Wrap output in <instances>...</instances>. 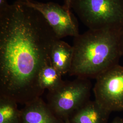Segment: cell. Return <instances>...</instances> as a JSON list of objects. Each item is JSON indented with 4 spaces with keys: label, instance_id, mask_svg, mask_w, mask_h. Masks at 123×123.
I'll list each match as a JSON object with an SVG mask.
<instances>
[{
    "label": "cell",
    "instance_id": "2",
    "mask_svg": "<svg viewBox=\"0 0 123 123\" xmlns=\"http://www.w3.org/2000/svg\"><path fill=\"white\" fill-rule=\"evenodd\" d=\"M123 28L88 29L74 37V56L69 74L86 79L119 64Z\"/></svg>",
    "mask_w": 123,
    "mask_h": 123
},
{
    "label": "cell",
    "instance_id": "9",
    "mask_svg": "<svg viewBox=\"0 0 123 123\" xmlns=\"http://www.w3.org/2000/svg\"><path fill=\"white\" fill-rule=\"evenodd\" d=\"M73 56V46L60 39H57L50 50V62L62 76L69 73L70 70Z\"/></svg>",
    "mask_w": 123,
    "mask_h": 123
},
{
    "label": "cell",
    "instance_id": "13",
    "mask_svg": "<svg viewBox=\"0 0 123 123\" xmlns=\"http://www.w3.org/2000/svg\"><path fill=\"white\" fill-rule=\"evenodd\" d=\"M64 2L63 6L68 11H71V4L73 0H63Z\"/></svg>",
    "mask_w": 123,
    "mask_h": 123
},
{
    "label": "cell",
    "instance_id": "6",
    "mask_svg": "<svg viewBox=\"0 0 123 123\" xmlns=\"http://www.w3.org/2000/svg\"><path fill=\"white\" fill-rule=\"evenodd\" d=\"M25 4L41 13L50 25L58 39L79 35L77 19L71 11L53 2H40L34 0H21Z\"/></svg>",
    "mask_w": 123,
    "mask_h": 123
},
{
    "label": "cell",
    "instance_id": "12",
    "mask_svg": "<svg viewBox=\"0 0 123 123\" xmlns=\"http://www.w3.org/2000/svg\"><path fill=\"white\" fill-rule=\"evenodd\" d=\"M10 5L7 0H0V12L7 9Z\"/></svg>",
    "mask_w": 123,
    "mask_h": 123
},
{
    "label": "cell",
    "instance_id": "5",
    "mask_svg": "<svg viewBox=\"0 0 123 123\" xmlns=\"http://www.w3.org/2000/svg\"><path fill=\"white\" fill-rule=\"evenodd\" d=\"M95 100L110 112L123 111V66L117 64L96 79Z\"/></svg>",
    "mask_w": 123,
    "mask_h": 123
},
{
    "label": "cell",
    "instance_id": "10",
    "mask_svg": "<svg viewBox=\"0 0 123 123\" xmlns=\"http://www.w3.org/2000/svg\"><path fill=\"white\" fill-rule=\"evenodd\" d=\"M61 74L49 62L45 64L40 72L38 82L43 90L53 92L61 86L64 82Z\"/></svg>",
    "mask_w": 123,
    "mask_h": 123
},
{
    "label": "cell",
    "instance_id": "1",
    "mask_svg": "<svg viewBox=\"0 0 123 123\" xmlns=\"http://www.w3.org/2000/svg\"><path fill=\"white\" fill-rule=\"evenodd\" d=\"M58 39L42 15L17 0L0 12V95L26 105L44 91L38 78Z\"/></svg>",
    "mask_w": 123,
    "mask_h": 123
},
{
    "label": "cell",
    "instance_id": "8",
    "mask_svg": "<svg viewBox=\"0 0 123 123\" xmlns=\"http://www.w3.org/2000/svg\"><path fill=\"white\" fill-rule=\"evenodd\" d=\"M110 113L95 100H89L68 119L70 123H108Z\"/></svg>",
    "mask_w": 123,
    "mask_h": 123
},
{
    "label": "cell",
    "instance_id": "7",
    "mask_svg": "<svg viewBox=\"0 0 123 123\" xmlns=\"http://www.w3.org/2000/svg\"><path fill=\"white\" fill-rule=\"evenodd\" d=\"M21 123H65L51 110L47 103L38 97L24 105Z\"/></svg>",
    "mask_w": 123,
    "mask_h": 123
},
{
    "label": "cell",
    "instance_id": "16",
    "mask_svg": "<svg viewBox=\"0 0 123 123\" xmlns=\"http://www.w3.org/2000/svg\"><path fill=\"white\" fill-rule=\"evenodd\" d=\"M65 123H70L69 121V120H68V119H67L66 120H65Z\"/></svg>",
    "mask_w": 123,
    "mask_h": 123
},
{
    "label": "cell",
    "instance_id": "3",
    "mask_svg": "<svg viewBox=\"0 0 123 123\" xmlns=\"http://www.w3.org/2000/svg\"><path fill=\"white\" fill-rule=\"evenodd\" d=\"M71 9L88 29L123 28V0H73Z\"/></svg>",
    "mask_w": 123,
    "mask_h": 123
},
{
    "label": "cell",
    "instance_id": "15",
    "mask_svg": "<svg viewBox=\"0 0 123 123\" xmlns=\"http://www.w3.org/2000/svg\"><path fill=\"white\" fill-rule=\"evenodd\" d=\"M121 52L122 55L123 56V29L121 34Z\"/></svg>",
    "mask_w": 123,
    "mask_h": 123
},
{
    "label": "cell",
    "instance_id": "14",
    "mask_svg": "<svg viewBox=\"0 0 123 123\" xmlns=\"http://www.w3.org/2000/svg\"><path fill=\"white\" fill-rule=\"evenodd\" d=\"M110 123H123V120L120 117H117L115 118L112 122Z\"/></svg>",
    "mask_w": 123,
    "mask_h": 123
},
{
    "label": "cell",
    "instance_id": "4",
    "mask_svg": "<svg viewBox=\"0 0 123 123\" xmlns=\"http://www.w3.org/2000/svg\"><path fill=\"white\" fill-rule=\"evenodd\" d=\"M92 84L88 79L77 77L48 92L47 104L54 114L65 121L89 100Z\"/></svg>",
    "mask_w": 123,
    "mask_h": 123
},
{
    "label": "cell",
    "instance_id": "11",
    "mask_svg": "<svg viewBox=\"0 0 123 123\" xmlns=\"http://www.w3.org/2000/svg\"><path fill=\"white\" fill-rule=\"evenodd\" d=\"M18 104L10 97L0 95V123H21V111Z\"/></svg>",
    "mask_w": 123,
    "mask_h": 123
}]
</instances>
